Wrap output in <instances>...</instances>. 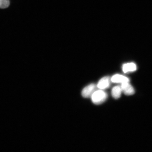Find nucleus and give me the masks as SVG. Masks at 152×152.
I'll use <instances>...</instances> for the list:
<instances>
[{
	"mask_svg": "<svg viewBox=\"0 0 152 152\" xmlns=\"http://www.w3.org/2000/svg\"><path fill=\"white\" fill-rule=\"evenodd\" d=\"M136 66L133 63H130L124 64L123 66V70L125 73L129 72H134L136 70Z\"/></svg>",
	"mask_w": 152,
	"mask_h": 152,
	"instance_id": "obj_7",
	"label": "nucleus"
},
{
	"mask_svg": "<svg viewBox=\"0 0 152 152\" xmlns=\"http://www.w3.org/2000/svg\"><path fill=\"white\" fill-rule=\"evenodd\" d=\"M97 86L92 83L85 87L82 92V95L85 98L91 97L94 93L96 91Z\"/></svg>",
	"mask_w": 152,
	"mask_h": 152,
	"instance_id": "obj_2",
	"label": "nucleus"
},
{
	"mask_svg": "<svg viewBox=\"0 0 152 152\" xmlns=\"http://www.w3.org/2000/svg\"><path fill=\"white\" fill-rule=\"evenodd\" d=\"M122 92L121 87L119 86L114 87L112 90V95L115 99H118L120 97Z\"/></svg>",
	"mask_w": 152,
	"mask_h": 152,
	"instance_id": "obj_6",
	"label": "nucleus"
},
{
	"mask_svg": "<svg viewBox=\"0 0 152 152\" xmlns=\"http://www.w3.org/2000/svg\"><path fill=\"white\" fill-rule=\"evenodd\" d=\"M110 78L109 77H105L100 80L97 85V87L100 90L107 89L110 86Z\"/></svg>",
	"mask_w": 152,
	"mask_h": 152,
	"instance_id": "obj_4",
	"label": "nucleus"
},
{
	"mask_svg": "<svg viewBox=\"0 0 152 152\" xmlns=\"http://www.w3.org/2000/svg\"><path fill=\"white\" fill-rule=\"evenodd\" d=\"M121 88L122 92L128 96H130L134 94L135 93L133 87L129 82L123 83H121Z\"/></svg>",
	"mask_w": 152,
	"mask_h": 152,
	"instance_id": "obj_3",
	"label": "nucleus"
},
{
	"mask_svg": "<svg viewBox=\"0 0 152 152\" xmlns=\"http://www.w3.org/2000/svg\"><path fill=\"white\" fill-rule=\"evenodd\" d=\"M111 80L114 83H123L129 82L128 78L122 75L117 74L113 76L111 78Z\"/></svg>",
	"mask_w": 152,
	"mask_h": 152,
	"instance_id": "obj_5",
	"label": "nucleus"
},
{
	"mask_svg": "<svg viewBox=\"0 0 152 152\" xmlns=\"http://www.w3.org/2000/svg\"><path fill=\"white\" fill-rule=\"evenodd\" d=\"M107 97V94L102 90L96 91L91 97L93 103L96 104L103 103Z\"/></svg>",
	"mask_w": 152,
	"mask_h": 152,
	"instance_id": "obj_1",
	"label": "nucleus"
},
{
	"mask_svg": "<svg viewBox=\"0 0 152 152\" xmlns=\"http://www.w3.org/2000/svg\"><path fill=\"white\" fill-rule=\"evenodd\" d=\"M10 5L9 0H0V8H7Z\"/></svg>",
	"mask_w": 152,
	"mask_h": 152,
	"instance_id": "obj_8",
	"label": "nucleus"
}]
</instances>
